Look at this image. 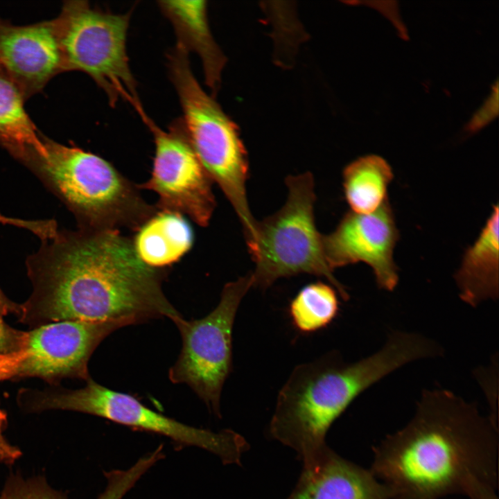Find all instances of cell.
I'll use <instances>...</instances> for the list:
<instances>
[{
  "instance_id": "2",
  "label": "cell",
  "mask_w": 499,
  "mask_h": 499,
  "mask_svg": "<svg viewBox=\"0 0 499 499\" xmlns=\"http://www.w3.org/2000/svg\"><path fill=\"white\" fill-rule=\"evenodd\" d=\"M436 353L431 340L395 332L381 349L356 362L331 351L300 364L279 392L272 432L313 463L331 423L360 393L403 365Z\"/></svg>"
},
{
  "instance_id": "3",
  "label": "cell",
  "mask_w": 499,
  "mask_h": 499,
  "mask_svg": "<svg viewBox=\"0 0 499 499\" xmlns=\"http://www.w3.org/2000/svg\"><path fill=\"white\" fill-rule=\"evenodd\" d=\"M481 423L476 410L450 391L426 390L414 419L385 455L383 472L413 496L439 493L464 473L470 454L464 438Z\"/></svg>"
},
{
  "instance_id": "25",
  "label": "cell",
  "mask_w": 499,
  "mask_h": 499,
  "mask_svg": "<svg viewBox=\"0 0 499 499\" xmlns=\"http://www.w3.org/2000/svg\"><path fill=\"white\" fill-rule=\"evenodd\" d=\"M25 358L24 351L12 354H0V381L15 378L20 364Z\"/></svg>"
},
{
  "instance_id": "17",
  "label": "cell",
  "mask_w": 499,
  "mask_h": 499,
  "mask_svg": "<svg viewBox=\"0 0 499 499\" xmlns=\"http://www.w3.org/2000/svg\"><path fill=\"white\" fill-rule=\"evenodd\" d=\"M290 499H380L379 489L366 474L337 459L310 466Z\"/></svg>"
},
{
  "instance_id": "19",
  "label": "cell",
  "mask_w": 499,
  "mask_h": 499,
  "mask_svg": "<svg viewBox=\"0 0 499 499\" xmlns=\"http://www.w3.org/2000/svg\"><path fill=\"white\" fill-rule=\"evenodd\" d=\"M391 166L383 157L369 155L350 163L343 171V189L351 211L370 213L387 200L393 179Z\"/></svg>"
},
{
  "instance_id": "4",
  "label": "cell",
  "mask_w": 499,
  "mask_h": 499,
  "mask_svg": "<svg viewBox=\"0 0 499 499\" xmlns=\"http://www.w3.org/2000/svg\"><path fill=\"white\" fill-rule=\"evenodd\" d=\"M42 139L45 155H33L23 164L72 212L78 228L137 231L158 211L137 185L101 157L43 134Z\"/></svg>"
},
{
  "instance_id": "10",
  "label": "cell",
  "mask_w": 499,
  "mask_h": 499,
  "mask_svg": "<svg viewBox=\"0 0 499 499\" xmlns=\"http://www.w3.org/2000/svg\"><path fill=\"white\" fill-rule=\"evenodd\" d=\"M145 125L153 136L155 157L150 177L137 187L157 194L158 211L186 215L207 226L216 205L213 182L187 141L180 119L167 132L150 118Z\"/></svg>"
},
{
  "instance_id": "13",
  "label": "cell",
  "mask_w": 499,
  "mask_h": 499,
  "mask_svg": "<svg viewBox=\"0 0 499 499\" xmlns=\"http://www.w3.org/2000/svg\"><path fill=\"white\" fill-rule=\"evenodd\" d=\"M0 69L26 100L64 72L54 19L18 26L0 18Z\"/></svg>"
},
{
  "instance_id": "7",
  "label": "cell",
  "mask_w": 499,
  "mask_h": 499,
  "mask_svg": "<svg viewBox=\"0 0 499 499\" xmlns=\"http://www.w3.org/2000/svg\"><path fill=\"white\" fill-rule=\"evenodd\" d=\"M131 11L116 14L86 1H67L54 18L63 70L87 74L114 107L129 103L146 121V113L130 70L126 50Z\"/></svg>"
},
{
  "instance_id": "5",
  "label": "cell",
  "mask_w": 499,
  "mask_h": 499,
  "mask_svg": "<svg viewBox=\"0 0 499 499\" xmlns=\"http://www.w3.org/2000/svg\"><path fill=\"white\" fill-rule=\"evenodd\" d=\"M181 45L168 54L170 78L182 110L180 119L187 141L212 182L220 186L236 213L245 234L254 233L256 220L247 202V155L237 126L202 88Z\"/></svg>"
},
{
  "instance_id": "18",
  "label": "cell",
  "mask_w": 499,
  "mask_h": 499,
  "mask_svg": "<svg viewBox=\"0 0 499 499\" xmlns=\"http://www.w3.org/2000/svg\"><path fill=\"white\" fill-rule=\"evenodd\" d=\"M25 98L0 69V145L21 163L30 155H44L42 134L24 107Z\"/></svg>"
},
{
  "instance_id": "28",
  "label": "cell",
  "mask_w": 499,
  "mask_h": 499,
  "mask_svg": "<svg viewBox=\"0 0 499 499\" xmlns=\"http://www.w3.org/2000/svg\"><path fill=\"white\" fill-rule=\"evenodd\" d=\"M20 304H15L8 299L0 289V316L3 317L12 313L19 315Z\"/></svg>"
},
{
  "instance_id": "9",
  "label": "cell",
  "mask_w": 499,
  "mask_h": 499,
  "mask_svg": "<svg viewBox=\"0 0 499 499\" xmlns=\"http://www.w3.org/2000/svg\"><path fill=\"white\" fill-rule=\"evenodd\" d=\"M252 287L251 272L223 287L217 306L207 315L186 320L173 318L182 347L168 371L173 383L189 386L215 414L220 416L223 385L232 367V330L239 305Z\"/></svg>"
},
{
  "instance_id": "20",
  "label": "cell",
  "mask_w": 499,
  "mask_h": 499,
  "mask_svg": "<svg viewBox=\"0 0 499 499\" xmlns=\"http://www.w3.org/2000/svg\"><path fill=\"white\" fill-rule=\"evenodd\" d=\"M339 300L336 290L323 282L302 288L292 299L289 314L294 326L304 333L327 326L336 317Z\"/></svg>"
},
{
  "instance_id": "26",
  "label": "cell",
  "mask_w": 499,
  "mask_h": 499,
  "mask_svg": "<svg viewBox=\"0 0 499 499\" xmlns=\"http://www.w3.org/2000/svg\"><path fill=\"white\" fill-rule=\"evenodd\" d=\"M0 223L9 224L24 228L33 232L38 237L43 236L46 232L49 226L46 220H26L6 217L1 213Z\"/></svg>"
},
{
  "instance_id": "11",
  "label": "cell",
  "mask_w": 499,
  "mask_h": 499,
  "mask_svg": "<svg viewBox=\"0 0 499 499\" xmlns=\"http://www.w3.org/2000/svg\"><path fill=\"white\" fill-rule=\"evenodd\" d=\"M128 326L122 321H61L24 331L26 358L15 378L37 377L55 383L62 378L87 380L88 362L98 344L110 333Z\"/></svg>"
},
{
  "instance_id": "21",
  "label": "cell",
  "mask_w": 499,
  "mask_h": 499,
  "mask_svg": "<svg viewBox=\"0 0 499 499\" xmlns=\"http://www.w3.org/2000/svg\"><path fill=\"white\" fill-rule=\"evenodd\" d=\"M107 485L98 499H122L142 476L141 470L132 466L126 470L106 473Z\"/></svg>"
},
{
  "instance_id": "12",
  "label": "cell",
  "mask_w": 499,
  "mask_h": 499,
  "mask_svg": "<svg viewBox=\"0 0 499 499\" xmlns=\"http://www.w3.org/2000/svg\"><path fill=\"white\" fill-rule=\"evenodd\" d=\"M399 238L394 213L387 200L370 213H346L333 232L322 235V246L333 271L363 262L372 268L378 286L390 291L399 279L393 259Z\"/></svg>"
},
{
  "instance_id": "24",
  "label": "cell",
  "mask_w": 499,
  "mask_h": 499,
  "mask_svg": "<svg viewBox=\"0 0 499 499\" xmlns=\"http://www.w3.org/2000/svg\"><path fill=\"white\" fill-rule=\"evenodd\" d=\"M6 499H60L50 490L39 485H26L5 494Z\"/></svg>"
},
{
  "instance_id": "15",
  "label": "cell",
  "mask_w": 499,
  "mask_h": 499,
  "mask_svg": "<svg viewBox=\"0 0 499 499\" xmlns=\"http://www.w3.org/2000/svg\"><path fill=\"white\" fill-rule=\"evenodd\" d=\"M462 301L476 306L498 297V207L493 211L475 242L464 254L455 274Z\"/></svg>"
},
{
  "instance_id": "6",
  "label": "cell",
  "mask_w": 499,
  "mask_h": 499,
  "mask_svg": "<svg viewBox=\"0 0 499 499\" xmlns=\"http://www.w3.org/2000/svg\"><path fill=\"white\" fill-rule=\"evenodd\" d=\"M286 184L284 205L256 222L255 243L249 252L255 263L252 287L265 289L280 278L309 274L326 278L342 299H348L346 288L326 261L322 235L316 227L312 174L289 175Z\"/></svg>"
},
{
  "instance_id": "27",
  "label": "cell",
  "mask_w": 499,
  "mask_h": 499,
  "mask_svg": "<svg viewBox=\"0 0 499 499\" xmlns=\"http://www.w3.org/2000/svg\"><path fill=\"white\" fill-rule=\"evenodd\" d=\"M6 421V414L0 410V461L12 462L19 455V450L9 444L2 435V429Z\"/></svg>"
},
{
  "instance_id": "8",
  "label": "cell",
  "mask_w": 499,
  "mask_h": 499,
  "mask_svg": "<svg viewBox=\"0 0 499 499\" xmlns=\"http://www.w3.org/2000/svg\"><path fill=\"white\" fill-rule=\"evenodd\" d=\"M78 389H23L21 399L35 410H66L104 418L132 428L165 436L178 444L207 450L226 462H236L244 440L232 431L214 432L188 426L151 410L134 396L110 389L89 378Z\"/></svg>"
},
{
  "instance_id": "14",
  "label": "cell",
  "mask_w": 499,
  "mask_h": 499,
  "mask_svg": "<svg viewBox=\"0 0 499 499\" xmlns=\"http://www.w3.org/2000/svg\"><path fill=\"white\" fill-rule=\"evenodd\" d=\"M158 6L171 23L177 44L202 61L207 85L217 93L227 58L216 44L209 26L205 1H159Z\"/></svg>"
},
{
  "instance_id": "16",
  "label": "cell",
  "mask_w": 499,
  "mask_h": 499,
  "mask_svg": "<svg viewBox=\"0 0 499 499\" xmlns=\"http://www.w3.org/2000/svg\"><path fill=\"white\" fill-rule=\"evenodd\" d=\"M132 239L139 259L147 265L166 269L191 248L193 231L179 213L158 211L137 231Z\"/></svg>"
},
{
  "instance_id": "22",
  "label": "cell",
  "mask_w": 499,
  "mask_h": 499,
  "mask_svg": "<svg viewBox=\"0 0 499 499\" xmlns=\"http://www.w3.org/2000/svg\"><path fill=\"white\" fill-rule=\"evenodd\" d=\"M498 83L491 94L486 100L481 108L473 115L468 123L466 130L471 132H475L489 123L498 114Z\"/></svg>"
},
{
  "instance_id": "23",
  "label": "cell",
  "mask_w": 499,
  "mask_h": 499,
  "mask_svg": "<svg viewBox=\"0 0 499 499\" xmlns=\"http://www.w3.org/2000/svg\"><path fill=\"white\" fill-rule=\"evenodd\" d=\"M24 331L8 326L0 316V354H12L22 351Z\"/></svg>"
},
{
  "instance_id": "29",
  "label": "cell",
  "mask_w": 499,
  "mask_h": 499,
  "mask_svg": "<svg viewBox=\"0 0 499 499\" xmlns=\"http://www.w3.org/2000/svg\"><path fill=\"white\" fill-rule=\"evenodd\" d=\"M1 499H6L5 496H3Z\"/></svg>"
},
{
  "instance_id": "1",
  "label": "cell",
  "mask_w": 499,
  "mask_h": 499,
  "mask_svg": "<svg viewBox=\"0 0 499 499\" xmlns=\"http://www.w3.org/2000/svg\"><path fill=\"white\" fill-rule=\"evenodd\" d=\"M41 241L26 261L33 292L20 304L21 322L131 325L181 315L162 290L166 269L145 264L119 231L58 229Z\"/></svg>"
}]
</instances>
